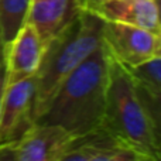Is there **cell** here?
I'll return each mask as SVG.
<instances>
[{
  "mask_svg": "<svg viewBox=\"0 0 161 161\" xmlns=\"http://www.w3.org/2000/svg\"><path fill=\"white\" fill-rule=\"evenodd\" d=\"M136 82V91L146 109V113L151 123L156 142L160 148V161H161V89L153 86L150 83L142 82L134 79Z\"/></svg>",
  "mask_w": 161,
  "mask_h": 161,
  "instance_id": "obj_12",
  "label": "cell"
},
{
  "mask_svg": "<svg viewBox=\"0 0 161 161\" xmlns=\"http://www.w3.org/2000/svg\"><path fill=\"white\" fill-rule=\"evenodd\" d=\"M47 44L37 28L25 21L10 44L4 47L6 83L37 75Z\"/></svg>",
  "mask_w": 161,
  "mask_h": 161,
  "instance_id": "obj_8",
  "label": "cell"
},
{
  "mask_svg": "<svg viewBox=\"0 0 161 161\" xmlns=\"http://www.w3.org/2000/svg\"><path fill=\"white\" fill-rule=\"evenodd\" d=\"M103 20L80 8L72 21L47 44L37 71L33 122L42 114L64 80L102 45Z\"/></svg>",
  "mask_w": 161,
  "mask_h": 161,
  "instance_id": "obj_2",
  "label": "cell"
},
{
  "mask_svg": "<svg viewBox=\"0 0 161 161\" xmlns=\"http://www.w3.org/2000/svg\"><path fill=\"white\" fill-rule=\"evenodd\" d=\"M3 59H4V45L2 42V38H0V64L3 62Z\"/></svg>",
  "mask_w": 161,
  "mask_h": 161,
  "instance_id": "obj_16",
  "label": "cell"
},
{
  "mask_svg": "<svg viewBox=\"0 0 161 161\" xmlns=\"http://www.w3.org/2000/svg\"><path fill=\"white\" fill-rule=\"evenodd\" d=\"M102 42L112 58L125 67H134L161 57L160 34L136 25L103 21Z\"/></svg>",
  "mask_w": 161,
  "mask_h": 161,
  "instance_id": "obj_4",
  "label": "cell"
},
{
  "mask_svg": "<svg viewBox=\"0 0 161 161\" xmlns=\"http://www.w3.org/2000/svg\"><path fill=\"white\" fill-rule=\"evenodd\" d=\"M6 89V64L4 59L0 64V112H2V102H3V95H4Z\"/></svg>",
  "mask_w": 161,
  "mask_h": 161,
  "instance_id": "obj_14",
  "label": "cell"
},
{
  "mask_svg": "<svg viewBox=\"0 0 161 161\" xmlns=\"http://www.w3.org/2000/svg\"><path fill=\"white\" fill-rule=\"evenodd\" d=\"M88 2H89V0H86V2H85V4H86V3H88Z\"/></svg>",
  "mask_w": 161,
  "mask_h": 161,
  "instance_id": "obj_18",
  "label": "cell"
},
{
  "mask_svg": "<svg viewBox=\"0 0 161 161\" xmlns=\"http://www.w3.org/2000/svg\"><path fill=\"white\" fill-rule=\"evenodd\" d=\"M134 79L161 89V57H154L134 67H126Z\"/></svg>",
  "mask_w": 161,
  "mask_h": 161,
  "instance_id": "obj_13",
  "label": "cell"
},
{
  "mask_svg": "<svg viewBox=\"0 0 161 161\" xmlns=\"http://www.w3.org/2000/svg\"><path fill=\"white\" fill-rule=\"evenodd\" d=\"M79 10L76 0H30L27 23L48 42L72 21Z\"/></svg>",
  "mask_w": 161,
  "mask_h": 161,
  "instance_id": "obj_10",
  "label": "cell"
},
{
  "mask_svg": "<svg viewBox=\"0 0 161 161\" xmlns=\"http://www.w3.org/2000/svg\"><path fill=\"white\" fill-rule=\"evenodd\" d=\"M37 76L6 83L0 112V144L16 140L33 125Z\"/></svg>",
  "mask_w": 161,
  "mask_h": 161,
  "instance_id": "obj_7",
  "label": "cell"
},
{
  "mask_svg": "<svg viewBox=\"0 0 161 161\" xmlns=\"http://www.w3.org/2000/svg\"><path fill=\"white\" fill-rule=\"evenodd\" d=\"M76 2H78V6L80 8H83V6H85V2L86 0H76Z\"/></svg>",
  "mask_w": 161,
  "mask_h": 161,
  "instance_id": "obj_17",
  "label": "cell"
},
{
  "mask_svg": "<svg viewBox=\"0 0 161 161\" xmlns=\"http://www.w3.org/2000/svg\"><path fill=\"white\" fill-rule=\"evenodd\" d=\"M59 161H148V158L102 126L71 137Z\"/></svg>",
  "mask_w": 161,
  "mask_h": 161,
  "instance_id": "obj_6",
  "label": "cell"
},
{
  "mask_svg": "<svg viewBox=\"0 0 161 161\" xmlns=\"http://www.w3.org/2000/svg\"><path fill=\"white\" fill-rule=\"evenodd\" d=\"M156 2V7H157V14H158V21L161 25V0H154Z\"/></svg>",
  "mask_w": 161,
  "mask_h": 161,
  "instance_id": "obj_15",
  "label": "cell"
},
{
  "mask_svg": "<svg viewBox=\"0 0 161 161\" xmlns=\"http://www.w3.org/2000/svg\"><path fill=\"white\" fill-rule=\"evenodd\" d=\"M71 137L57 125L33 123L16 140L0 144V161H59Z\"/></svg>",
  "mask_w": 161,
  "mask_h": 161,
  "instance_id": "obj_5",
  "label": "cell"
},
{
  "mask_svg": "<svg viewBox=\"0 0 161 161\" xmlns=\"http://www.w3.org/2000/svg\"><path fill=\"white\" fill-rule=\"evenodd\" d=\"M102 126L144 154L148 161H160V148L146 109L137 95L134 78L125 65L113 58Z\"/></svg>",
  "mask_w": 161,
  "mask_h": 161,
  "instance_id": "obj_3",
  "label": "cell"
},
{
  "mask_svg": "<svg viewBox=\"0 0 161 161\" xmlns=\"http://www.w3.org/2000/svg\"><path fill=\"white\" fill-rule=\"evenodd\" d=\"M83 8L103 21L136 25L161 36L154 0H89Z\"/></svg>",
  "mask_w": 161,
  "mask_h": 161,
  "instance_id": "obj_9",
  "label": "cell"
},
{
  "mask_svg": "<svg viewBox=\"0 0 161 161\" xmlns=\"http://www.w3.org/2000/svg\"><path fill=\"white\" fill-rule=\"evenodd\" d=\"M30 0H0V38L8 45L27 21Z\"/></svg>",
  "mask_w": 161,
  "mask_h": 161,
  "instance_id": "obj_11",
  "label": "cell"
},
{
  "mask_svg": "<svg viewBox=\"0 0 161 161\" xmlns=\"http://www.w3.org/2000/svg\"><path fill=\"white\" fill-rule=\"evenodd\" d=\"M112 57L100 45L64 80L36 123L57 125L71 136L102 127Z\"/></svg>",
  "mask_w": 161,
  "mask_h": 161,
  "instance_id": "obj_1",
  "label": "cell"
}]
</instances>
